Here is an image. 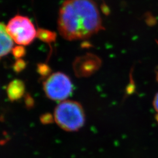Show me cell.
Instances as JSON below:
<instances>
[{"label":"cell","mask_w":158,"mask_h":158,"mask_svg":"<svg viewBox=\"0 0 158 158\" xmlns=\"http://www.w3.org/2000/svg\"><path fill=\"white\" fill-rule=\"evenodd\" d=\"M13 41L6 30V27L0 23V58L8 55L12 50Z\"/></svg>","instance_id":"5b68a950"},{"label":"cell","mask_w":158,"mask_h":158,"mask_svg":"<svg viewBox=\"0 0 158 158\" xmlns=\"http://www.w3.org/2000/svg\"><path fill=\"white\" fill-rule=\"evenodd\" d=\"M36 36L42 42L51 45V44L55 42L56 34L47 29L40 28L37 31Z\"/></svg>","instance_id":"52a82bcc"},{"label":"cell","mask_w":158,"mask_h":158,"mask_svg":"<svg viewBox=\"0 0 158 158\" xmlns=\"http://www.w3.org/2000/svg\"><path fill=\"white\" fill-rule=\"evenodd\" d=\"M153 105L156 111L158 113V93H157V94L155 97V99L153 101Z\"/></svg>","instance_id":"8fae6325"},{"label":"cell","mask_w":158,"mask_h":158,"mask_svg":"<svg viewBox=\"0 0 158 158\" xmlns=\"http://www.w3.org/2000/svg\"><path fill=\"white\" fill-rule=\"evenodd\" d=\"M58 30L68 40L86 39L102 28L100 14L92 0H66L61 6Z\"/></svg>","instance_id":"6da1fadb"},{"label":"cell","mask_w":158,"mask_h":158,"mask_svg":"<svg viewBox=\"0 0 158 158\" xmlns=\"http://www.w3.org/2000/svg\"><path fill=\"white\" fill-rule=\"evenodd\" d=\"M54 118L57 124L63 130L70 132L76 131L85 124L84 110L77 102L63 101L55 108Z\"/></svg>","instance_id":"7a4b0ae2"},{"label":"cell","mask_w":158,"mask_h":158,"mask_svg":"<svg viewBox=\"0 0 158 158\" xmlns=\"http://www.w3.org/2000/svg\"><path fill=\"white\" fill-rule=\"evenodd\" d=\"M37 69L38 73L42 77H45L49 76L51 72V68H49V66L48 64L44 63L39 64L38 65Z\"/></svg>","instance_id":"ba28073f"},{"label":"cell","mask_w":158,"mask_h":158,"mask_svg":"<svg viewBox=\"0 0 158 158\" xmlns=\"http://www.w3.org/2000/svg\"><path fill=\"white\" fill-rule=\"evenodd\" d=\"M12 54L17 59H21L25 55V49L23 46H17L12 49Z\"/></svg>","instance_id":"9c48e42d"},{"label":"cell","mask_w":158,"mask_h":158,"mask_svg":"<svg viewBox=\"0 0 158 158\" xmlns=\"http://www.w3.org/2000/svg\"><path fill=\"white\" fill-rule=\"evenodd\" d=\"M25 67H26L25 62L21 59H17V61L15 63L13 68L15 72L18 73L23 71Z\"/></svg>","instance_id":"30bf717a"},{"label":"cell","mask_w":158,"mask_h":158,"mask_svg":"<svg viewBox=\"0 0 158 158\" xmlns=\"http://www.w3.org/2000/svg\"><path fill=\"white\" fill-rule=\"evenodd\" d=\"M46 96L55 101H64L72 94L73 84L66 74L56 72L50 75L44 83Z\"/></svg>","instance_id":"277c9868"},{"label":"cell","mask_w":158,"mask_h":158,"mask_svg":"<svg viewBox=\"0 0 158 158\" xmlns=\"http://www.w3.org/2000/svg\"><path fill=\"white\" fill-rule=\"evenodd\" d=\"M25 83L22 80L18 79L12 81L6 88L7 96L11 102L17 101L22 98L25 94Z\"/></svg>","instance_id":"8992f818"},{"label":"cell","mask_w":158,"mask_h":158,"mask_svg":"<svg viewBox=\"0 0 158 158\" xmlns=\"http://www.w3.org/2000/svg\"><path fill=\"white\" fill-rule=\"evenodd\" d=\"M6 30L12 40L19 45H30L36 36L37 32L28 17L16 15L10 20Z\"/></svg>","instance_id":"3957f363"}]
</instances>
